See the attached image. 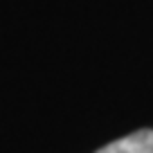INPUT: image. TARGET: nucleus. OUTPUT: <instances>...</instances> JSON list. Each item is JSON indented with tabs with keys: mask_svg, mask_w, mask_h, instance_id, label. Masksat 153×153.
Instances as JSON below:
<instances>
[{
	"mask_svg": "<svg viewBox=\"0 0 153 153\" xmlns=\"http://www.w3.org/2000/svg\"><path fill=\"white\" fill-rule=\"evenodd\" d=\"M95 153H153V131H135L131 135H124L122 140H115L108 146L99 149Z\"/></svg>",
	"mask_w": 153,
	"mask_h": 153,
	"instance_id": "obj_1",
	"label": "nucleus"
}]
</instances>
